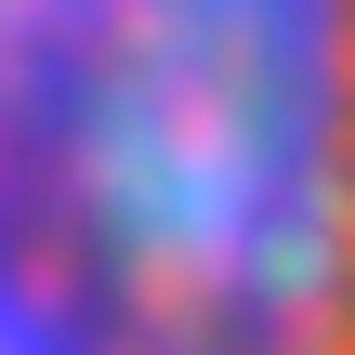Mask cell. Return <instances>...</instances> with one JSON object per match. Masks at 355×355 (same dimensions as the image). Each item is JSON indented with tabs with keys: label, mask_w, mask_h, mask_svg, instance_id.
<instances>
[{
	"label": "cell",
	"mask_w": 355,
	"mask_h": 355,
	"mask_svg": "<svg viewBox=\"0 0 355 355\" xmlns=\"http://www.w3.org/2000/svg\"><path fill=\"white\" fill-rule=\"evenodd\" d=\"M0 355H355V0H0Z\"/></svg>",
	"instance_id": "1"
}]
</instances>
